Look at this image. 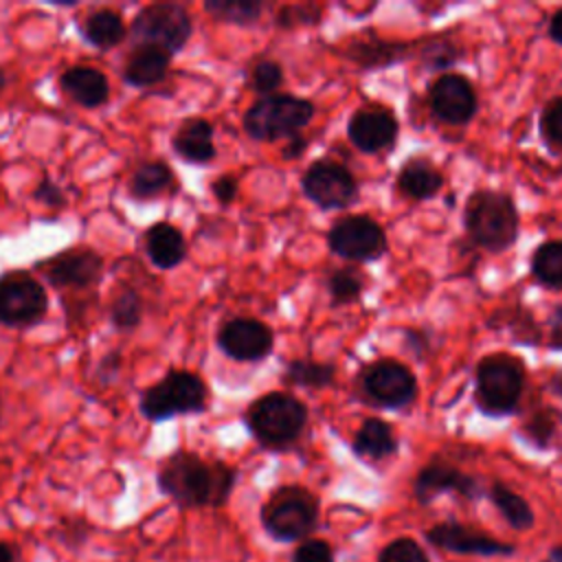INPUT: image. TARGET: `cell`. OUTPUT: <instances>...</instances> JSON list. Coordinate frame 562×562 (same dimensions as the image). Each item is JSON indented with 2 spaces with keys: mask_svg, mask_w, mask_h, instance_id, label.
<instances>
[{
  "mask_svg": "<svg viewBox=\"0 0 562 562\" xmlns=\"http://www.w3.org/2000/svg\"><path fill=\"white\" fill-rule=\"evenodd\" d=\"M42 268L53 288L88 290L99 283L103 272V259L92 248L77 246L46 259Z\"/></svg>",
  "mask_w": 562,
  "mask_h": 562,
  "instance_id": "cell-14",
  "label": "cell"
},
{
  "mask_svg": "<svg viewBox=\"0 0 562 562\" xmlns=\"http://www.w3.org/2000/svg\"><path fill=\"white\" fill-rule=\"evenodd\" d=\"M318 520V501L303 487H279L261 509L266 531L281 542L310 536Z\"/></svg>",
  "mask_w": 562,
  "mask_h": 562,
  "instance_id": "cell-7",
  "label": "cell"
},
{
  "mask_svg": "<svg viewBox=\"0 0 562 562\" xmlns=\"http://www.w3.org/2000/svg\"><path fill=\"white\" fill-rule=\"evenodd\" d=\"M555 426H558V413L551 411V408H542L538 413H533L527 422H525V437L538 446V448H547L549 439L553 437L555 432Z\"/></svg>",
  "mask_w": 562,
  "mask_h": 562,
  "instance_id": "cell-35",
  "label": "cell"
},
{
  "mask_svg": "<svg viewBox=\"0 0 562 562\" xmlns=\"http://www.w3.org/2000/svg\"><path fill=\"white\" fill-rule=\"evenodd\" d=\"M463 226L479 248L501 252L518 237V211L507 193L474 191L465 204Z\"/></svg>",
  "mask_w": 562,
  "mask_h": 562,
  "instance_id": "cell-2",
  "label": "cell"
},
{
  "mask_svg": "<svg viewBox=\"0 0 562 562\" xmlns=\"http://www.w3.org/2000/svg\"><path fill=\"white\" fill-rule=\"evenodd\" d=\"M0 415H2V400H0Z\"/></svg>",
  "mask_w": 562,
  "mask_h": 562,
  "instance_id": "cell-51",
  "label": "cell"
},
{
  "mask_svg": "<svg viewBox=\"0 0 562 562\" xmlns=\"http://www.w3.org/2000/svg\"><path fill=\"white\" fill-rule=\"evenodd\" d=\"M351 448L362 459L382 461V459H386V457L397 452V439H395L391 426L384 419L369 417L358 428Z\"/></svg>",
  "mask_w": 562,
  "mask_h": 562,
  "instance_id": "cell-26",
  "label": "cell"
},
{
  "mask_svg": "<svg viewBox=\"0 0 562 562\" xmlns=\"http://www.w3.org/2000/svg\"><path fill=\"white\" fill-rule=\"evenodd\" d=\"M0 562H15V549L9 542H0Z\"/></svg>",
  "mask_w": 562,
  "mask_h": 562,
  "instance_id": "cell-48",
  "label": "cell"
},
{
  "mask_svg": "<svg viewBox=\"0 0 562 562\" xmlns=\"http://www.w3.org/2000/svg\"><path fill=\"white\" fill-rule=\"evenodd\" d=\"M301 189L316 206L331 211L345 209L356 198V180L347 167L334 160H316L301 178Z\"/></svg>",
  "mask_w": 562,
  "mask_h": 562,
  "instance_id": "cell-12",
  "label": "cell"
},
{
  "mask_svg": "<svg viewBox=\"0 0 562 562\" xmlns=\"http://www.w3.org/2000/svg\"><path fill=\"white\" fill-rule=\"evenodd\" d=\"M31 198H33L35 202L44 204L46 209H53V211H61V209L68 204V198H66L64 189H61L57 182H53L50 178H42V180L37 182V187L33 189Z\"/></svg>",
  "mask_w": 562,
  "mask_h": 562,
  "instance_id": "cell-39",
  "label": "cell"
},
{
  "mask_svg": "<svg viewBox=\"0 0 562 562\" xmlns=\"http://www.w3.org/2000/svg\"><path fill=\"white\" fill-rule=\"evenodd\" d=\"M143 321V296L134 288H123L110 305V323L119 331H134Z\"/></svg>",
  "mask_w": 562,
  "mask_h": 562,
  "instance_id": "cell-32",
  "label": "cell"
},
{
  "mask_svg": "<svg viewBox=\"0 0 562 562\" xmlns=\"http://www.w3.org/2000/svg\"><path fill=\"white\" fill-rule=\"evenodd\" d=\"M540 130L551 145L562 147V97L547 103L540 116Z\"/></svg>",
  "mask_w": 562,
  "mask_h": 562,
  "instance_id": "cell-38",
  "label": "cell"
},
{
  "mask_svg": "<svg viewBox=\"0 0 562 562\" xmlns=\"http://www.w3.org/2000/svg\"><path fill=\"white\" fill-rule=\"evenodd\" d=\"M305 147H307V140H305L303 136H292V138H288V143H285V147H283V160H294V158H299V156L305 151Z\"/></svg>",
  "mask_w": 562,
  "mask_h": 562,
  "instance_id": "cell-45",
  "label": "cell"
},
{
  "mask_svg": "<svg viewBox=\"0 0 562 562\" xmlns=\"http://www.w3.org/2000/svg\"><path fill=\"white\" fill-rule=\"evenodd\" d=\"M176 156L189 165H206L215 158L213 125L206 119H184L171 138Z\"/></svg>",
  "mask_w": 562,
  "mask_h": 562,
  "instance_id": "cell-21",
  "label": "cell"
},
{
  "mask_svg": "<svg viewBox=\"0 0 562 562\" xmlns=\"http://www.w3.org/2000/svg\"><path fill=\"white\" fill-rule=\"evenodd\" d=\"M327 290L336 305L353 303V301H358V296L364 290V274H360L356 268L334 270L327 277Z\"/></svg>",
  "mask_w": 562,
  "mask_h": 562,
  "instance_id": "cell-33",
  "label": "cell"
},
{
  "mask_svg": "<svg viewBox=\"0 0 562 562\" xmlns=\"http://www.w3.org/2000/svg\"><path fill=\"white\" fill-rule=\"evenodd\" d=\"M176 176L171 167L162 160H147L143 162L130 178V195L134 200L147 202L165 195L173 189Z\"/></svg>",
  "mask_w": 562,
  "mask_h": 562,
  "instance_id": "cell-27",
  "label": "cell"
},
{
  "mask_svg": "<svg viewBox=\"0 0 562 562\" xmlns=\"http://www.w3.org/2000/svg\"><path fill=\"white\" fill-rule=\"evenodd\" d=\"M544 562H562V544L553 547V549H551V553H549V558H547Z\"/></svg>",
  "mask_w": 562,
  "mask_h": 562,
  "instance_id": "cell-49",
  "label": "cell"
},
{
  "mask_svg": "<svg viewBox=\"0 0 562 562\" xmlns=\"http://www.w3.org/2000/svg\"><path fill=\"white\" fill-rule=\"evenodd\" d=\"M274 334L272 329L257 321L237 316L226 321L217 331V347L224 356L237 362H255L272 351Z\"/></svg>",
  "mask_w": 562,
  "mask_h": 562,
  "instance_id": "cell-13",
  "label": "cell"
},
{
  "mask_svg": "<svg viewBox=\"0 0 562 562\" xmlns=\"http://www.w3.org/2000/svg\"><path fill=\"white\" fill-rule=\"evenodd\" d=\"M342 55L362 68H384L406 57V46L380 37H353Z\"/></svg>",
  "mask_w": 562,
  "mask_h": 562,
  "instance_id": "cell-25",
  "label": "cell"
},
{
  "mask_svg": "<svg viewBox=\"0 0 562 562\" xmlns=\"http://www.w3.org/2000/svg\"><path fill=\"white\" fill-rule=\"evenodd\" d=\"M549 37L562 46V9H558L549 20Z\"/></svg>",
  "mask_w": 562,
  "mask_h": 562,
  "instance_id": "cell-47",
  "label": "cell"
},
{
  "mask_svg": "<svg viewBox=\"0 0 562 562\" xmlns=\"http://www.w3.org/2000/svg\"><path fill=\"white\" fill-rule=\"evenodd\" d=\"M529 268L540 285L549 290H562V239L542 241L531 252Z\"/></svg>",
  "mask_w": 562,
  "mask_h": 562,
  "instance_id": "cell-28",
  "label": "cell"
},
{
  "mask_svg": "<svg viewBox=\"0 0 562 562\" xmlns=\"http://www.w3.org/2000/svg\"><path fill=\"white\" fill-rule=\"evenodd\" d=\"M331 252L347 261H371L386 252L384 228L367 215H347L331 224L327 233Z\"/></svg>",
  "mask_w": 562,
  "mask_h": 562,
  "instance_id": "cell-11",
  "label": "cell"
},
{
  "mask_svg": "<svg viewBox=\"0 0 562 562\" xmlns=\"http://www.w3.org/2000/svg\"><path fill=\"white\" fill-rule=\"evenodd\" d=\"M206 402L209 391L200 375L184 369H171L140 393L138 411L145 419L158 424L178 415L204 413Z\"/></svg>",
  "mask_w": 562,
  "mask_h": 562,
  "instance_id": "cell-3",
  "label": "cell"
},
{
  "mask_svg": "<svg viewBox=\"0 0 562 562\" xmlns=\"http://www.w3.org/2000/svg\"><path fill=\"white\" fill-rule=\"evenodd\" d=\"M283 83V70L277 61L272 59H261L257 61L250 72H248V86L261 97L274 94V90Z\"/></svg>",
  "mask_w": 562,
  "mask_h": 562,
  "instance_id": "cell-34",
  "label": "cell"
},
{
  "mask_svg": "<svg viewBox=\"0 0 562 562\" xmlns=\"http://www.w3.org/2000/svg\"><path fill=\"white\" fill-rule=\"evenodd\" d=\"M237 472L224 461H204L189 450L171 452L158 468V490L180 507H222Z\"/></svg>",
  "mask_w": 562,
  "mask_h": 562,
  "instance_id": "cell-1",
  "label": "cell"
},
{
  "mask_svg": "<svg viewBox=\"0 0 562 562\" xmlns=\"http://www.w3.org/2000/svg\"><path fill=\"white\" fill-rule=\"evenodd\" d=\"M277 22L281 26H296V24H314L318 22V11L314 7H283Z\"/></svg>",
  "mask_w": 562,
  "mask_h": 562,
  "instance_id": "cell-42",
  "label": "cell"
},
{
  "mask_svg": "<svg viewBox=\"0 0 562 562\" xmlns=\"http://www.w3.org/2000/svg\"><path fill=\"white\" fill-rule=\"evenodd\" d=\"M551 345L555 349H562V305L555 307L551 314Z\"/></svg>",
  "mask_w": 562,
  "mask_h": 562,
  "instance_id": "cell-46",
  "label": "cell"
},
{
  "mask_svg": "<svg viewBox=\"0 0 562 562\" xmlns=\"http://www.w3.org/2000/svg\"><path fill=\"white\" fill-rule=\"evenodd\" d=\"M336 369L334 364L314 362V360H292L285 367L283 382L290 386H305V389H325L334 382Z\"/></svg>",
  "mask_w": 562,
  "mask_h": 562,
  "instance_id": "cell-30",
  "label": "cell"
},
{
  "mask_svg": "<svg viewBox=\"0 0 562 562\" xmlns=\"http://www.w3.org/2000/svg\"><path fill=\"white\" fill-rule=\"evenodd\" d=\"M169 64H171V55L165 53L162 48L151 44H138L127 55L121 68V79L132 88L156 86L167 77Z\"/></svg>",
  "mask_w": 562,
  "mask_h": 562,
  "instance_id": "cell-20",
  "label": "cell"
},
{
  "mask_svg": "<svg viewBox=\"0 0 562 562\" xmlns=\"http://www.w3.org/2000/svg\"><path fill=\"white\" fill-rule=\"evenodd\" d=\"M61 92L81 108H99L110 99L108 77L92 66H70L59 77Z\"/></svg>",
  "mask_w": 562,
  "mask_h": 562,
  "instance_id": "cell-19",
  "label": "cell"
},
{
  "mask_svg": "<svg viewBox=\"0 0 562 562\" xmlns=\"http://www.w3.org/2000/svg\"><path fill=\"white\" fill-rule=\"evenodd\" d=\"M360 386L367 400L380 408H402L417 395L413 371L391 358L369 362L360 373Z\"/></svg>",
  "mask_w": 562,
  "mask_h": 562,
  "instance_id": "cell-10",
  "label": "cell"
},
{
  "mask_svg": "<svg viewBox=\"0 0 562 562\" xmlns=\"http://www.w3.org/2000/svg\"><path fill=\"white\" fill-rule=\"evenodd\" d=\"M121 364H123V356H121V351H119V349L108 351V353L99 360V369H97L99 380H101V382H105V384H108V382H112V380L119 375Z\"/></svg>",
  "mask_w": 562,
  "mask_h": 562,
  "instance_id": "cell-44",
  "label": "cell"
},
{
  "mask_svg": "<svg viewBox=\"0 0 562 562\" xmlns=\"http://www.w3.org/2000/svg\"><path fill=\"white\" fill-rule=\"evenodd\" d=\"M79 33L90 46L99 50H110L127 37V26L121 13L112 9H97L81 20Z\"/></svg>",
  "mask_w": 562,
  "mask_h": 562,
  "instance_id": "cell-24",
  "label": "cell"
},
{
  "mask_svg": "<svg viewBox=\"0 0 562 562\" xmlns=\"http://www.w3.org/2000/svg\"><path fill=\"white\" fill-rule=\"evenodd\" d=\"M378 562H428V555L415 540L397 538L380 551Z\"/></svg>",
  "mask_w": 562,
  "mask_h": 562,
  "instance_id": "cell-37",
  "label": "cell"
},
{
  "mask_svg": "<svg viewBox=\"0 0 562 562\" xmlns=\"http://www.w3.org/2000/svg\"><path fill=\"white\" fill-rule=\"evenodd\" d=\"M413 492H415V498L422 505H426L446 492H457L465 498H479L483 494V487L474 476L461 472L459 468L450 463L432 461L419 470L413 483Z\"/></svg>",
  "mask_w": 562,
  "mask_h": 562,
  "instance_id": "cell-17",
  "label": "cell"
},
{
  "mask_svg": "<svg viewBox=\"0 0 562 562\" xmlns=\"http://www.w3.org/2000/svg\"><path fill=\"white\" fill-rule=\"evenodd\" d=\"M441 187H443V176L439 173V169L432 162H428L422 156L408 158L397 173L400 193H404L406 198H413V200L435 198Z\"/></svg>",
  "mask_w": 562,
  "mask_h": 562,
  "instance_id": "cell-23",
  "label": "cell"
},
{
  "mask_svg": "<svg viewBox=\"0 0 562 562\" xmlns=\"http://www.w3.org/2000/svg\"><path fill=\"white\" fill-rule=\"evenodd\" d=\"M7 86V72H4V68H0V90Z\"/></svg>",
  "mask_w": 562,
  "mask_h": 562,
  "instance_id": "cell-50",
  "label": "cell"
},
{
  "mask_svg": "<svg viewBox=\"0 0 562 562\" xmlns=\"http://www.w3.org/2000/svg\"><path fill=\"white\" fill-rule=\"evenodd\" d=\"M48 294L44 285L26 270H7L0 274V327L26 329L44 321Z\"/></svg>",
  "mask_w": 562,
  "mask_h": 562,
  "instance_id": "cell-9",
  "label": "cell"
},
{
  "mask_svg": "<svg viewBox=\"0 0 562 562\" xmlns=\"http://www.w3.org/2000/svg\"><path fill=\"white\" fill-rule=\"evenodd\" d=\"M459 59V50L454 48V44L446 37H437L430 40L424 50H422V61L426 68L430 70H443L450 68L454 61Z\"/></svg>",
  "mask_w": 562,
  "mask_h": 562,
  "instance_id": "cell-36",
  "label": "cell"
},
{
  "mask_svg": "<svg viewBox=\"0 0 562 562\" xmlns=\"http://www.w3.org/2000/svg\"><path fill=\"white\" fill-rule=\"evenodd\" d=\"M490 498L514 529L525 531L533 525V512L529 503L520 494L512 492L505 483H494L490 487Z\"/></svg>",
  "mask_w": 562,
  "mask_h": 562,
  "instance_id": "cell-29",
  "label": "cell"
},
{
  "mask_svg": "<svg viewBox=\"0 0 562 562\" xmlns=\"http://www.w3.org/2000/svg\"><path fill=\"white\" fill-rule=\"evenodd\" d=\"M204 9L222 22L250 26L259 20L263 4L257 0H206Z\"/></svg>",
  "mask_w": 562,
  "mask_h": 562,
  "instance_id": "cell-31",
  "label": "cell"
},
{
  "mask_svg": "<svg viewBox=\"0 0 562 562\" xmlns=\"http://www.w3.org/2000/svg\"><path fill=\"white\" fill-rule=\"evenodd\" d=\"M88 531H90V527H88L86 520H81V518H66V520L59 525V529H57V538H59L66 547L79 549V547L88 540Z\"/></svg>",
  "mask_w": 562,
  "mask_h": 562,
  "instance_id": "cell-40",
  "label": "cell"
},
{
  "mask_svg": "<svg viewBox=\"0 0 562 562\" xmlns=\"http://www.w3.org/2000/svg\"><path fill=\"white\" fill-rule=\"evenodd\" d=\"M211 193L220 204H231L237 198V180L233 176H220L211 182Z\"/></svg>",
  "mask_w": 562,
  "mask_h": 562,
  "instance_id": "cell-43",
  "label": "cell"
},
{
  "mask_svg": "<svg viewBox=\"0 0 562 562\" xmlns=\"http://www.w3.org/2000/svg\"><path fill=\"white\" fill-rule=\"evenodd\" d=\"M145 252L149 261L160 270H171L180 266L187 257V241L178 226L169 222H156L151 224L145 235Z\"/></svg>",
  "mask_w": 562,
  "mask_h": 562,
  "instance_id": "cell-22",
  "label": "cell"
},
{
  "mask_svg": "<svg viewBox=\"0 0 562 562\" xmlns=\"http://www.w3.org/2000/svg\"><path fill=\"white\" fill-rule=\"evenodd\" d=\"M397 132L400 123L395 114L380 103L358 108L347 123L349 140L356 149L364 154H378L382 149H389L397 138Z\"/></svg>",
  "mask_w": 562,
  "mask_h": 562,
  "instance_id": "cell-15",
  "label": "cell"
},
{
  "mask_svg": "<svg viewBox=\"0 0 562 562\" xmlns=\"http://www.w3.org/2000/svg\"><path fill=\"white\" fill-rule=\"evenodd\" d=\"M432 114L448 125H465L476 112V94L472 83L454 72L441 75L428 92Z\"/></svg>",
  "mask_w": 562,
  "mask_h": 562,
  "instance_id": "cell-16",
  "label": "cell"
},
{
  "mask_svg": "<svg viewBox=\"0 0 562 562\" xmlns=\"http://www.w3.org/2000/svg\"><path fill=\"white\" fill-rule=\"evenodd\" d=\"M292 562H334V551L325 540H305L294 551Z\"/></svg>",
  "mask_w": 562,
  "mask_h": 562,
  "instance_id": "cell-41",
  "label": "cell"
},
{
  "mask_svg": "<svg viewBox=\"0 0 562 562\" xmlns=\"http://www.w3.org/2000/svg\"><path fill=\"white\" fill-rule=\"evenodd\" d=\"M130 33L136 44L158 46L173 57L187 46L193 33V20L182 4L154 2L134 15Z\"/></svg>",
  "mask_w": 562,
  "mask_h": 562,
  "instance_id": "cell-8",
  "label": "cell"
},
{
  "mask_svg": "<svg viewBox=\"0 0 562 562\" xmlns=\"http://www.w3.org/2000/svg\"><path fill=\"white\" fill-rule=\"evenodd\" d=\"M314 103L294 94H270L257 99L244 114V130L252 140L270 143L299 136L312 121Z\"/></svg>",
  "mask_w": 562,
  "mask_h": 562,
  "instance_id": "cell-5",
  "label": "cell"
},
{
  "mask_svg": "<svg viewBox=\"0 0 562 562\" xmlns=\"http://www.w3.org/2000/svg\"><path fill=\"white\" fill-rule=\"evenodd\" d=\"M426 538L430 544L446 549V551H454V553H476V555H509V553H514L512 544L498 542V540L490 538L487 533L474 531V529L452 522V520L435 525L432 529L426 531Z\"/></svg>",
  "mask_w": 562,
  "mask_h": 562,
  "instance_id": "cell-18",
  "label": "cell"
},
{
  "mask_svg": "<svg viewBox=\"0 0 562 562\" xmlns=\"http://www.w3.org/2000/svg\"><path fill=\"white\" fill-rule=\"evenodd\" d=\"M525 386L522 364L505 353L485 356L476 367L474 402L490 417L509 415L516 411Z\"/></svg>",
  "mask_w": 562,
  "mask_h": 562,
  "instance_id": "cell-6",
  "label": "cell"
},
{
  "mask_svg": "<svg viewBox=\"0 0 562 562\" xmlns=\"http://www.w3.org/2000/svg\"><path fill=\"white\" fill-rule=\"evenodd\" d=\"M307 422V408L290 393L272 391L257 397L246 411V426L266 448L290 446Z\"/></svg>",
  "mask_w": 562,
  "mask_h": 562,
  "instance_id": "cell-4",
  "label": "cell"
}]
</instances>
